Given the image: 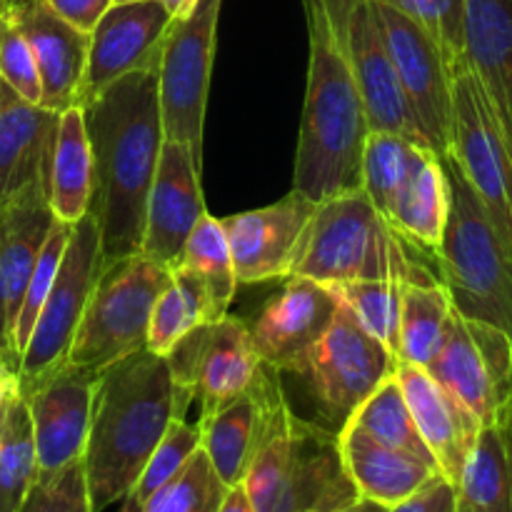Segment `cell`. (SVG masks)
<instances>
[{
  "label": "cell",
  "instance_id": "obj_1",
  "mask_svg": "<svg viewBox=\"0 0 512 512\" xmlns=\"http://www.w3.org/2000/svg\"><path fill=\"white\" fill-rule=\"evenodd\" d=\"M93 163L90 208L100 238V263L140 253L145 205L165 143L158 65L135 70L80 105Z\"/></svg>",
  "mask_w": 512,
  "mask_h": 512
},
{
  "label": "cell",
  "instance_id": "obj_2",
  "mask_svg": "<svg viewBox=\"0 0 512 512\" xmlns=\"http://www.w3.org/2000/svg\"><path fill=\"white\" fill-rule=\"evenodd\" d=\"M193 400L175 385L163 355L148 348L100 370L83 453L93 512L125 500L170 423Z\"/></svg>",
  "mask_w": 512,
  "mask_h": 512
},
{
  "label": "cell",
  "instance_id": "obj_3",
  "mask_svg": "<svg viewBox=\"0 0 512 512\" xmlns=\"http://www.w3.org/2000/svg\"><path fill=\"white\" fill-rule=\"evenodd\" d=\"M308 23V85L295 153L293 188L315 203L360 190L368 113L348 55L323 0H303Z\"/></svg>",
  "mask_w": 512,
  "mask_h": 512
},
{
  "label": "cell",
  "instance_id": "obj_4",
  "mask_svg": "<svg viewBox=\"0 0 512 512\" xmlns=\"http://www.w3.org/2000/svg\"><path fill=\"white\" fill-rule=\"evenodd\" d=\"M293 275L323 285L353 280L440 283L438 255L395 228L363 190L318 203L295 248L288 278Z\"/></svg>",
  "mask_w": 512,
  "mask_h": 512
},
{
  "label": "cell",
  "instance_id": "obj_5",
  "mask_svg": "<svg viewBox=\"0 0 512 512\" xmlns=\"http://www.w3.org/2000/svg\"><path fill=\"white\" fill-rule=\"evenodd\" d=\"M243 488L255 512H335L360 498L338 433L298 418L285 395L273 408Z\"/></svg>",
  "mask_w": 512,
  "mask_h": 512
},
{
  "label": "cell",
  "instance_id": "obj_6",
  "mask_svg": "<svg viewBox=\"0 0 512 512\" xmlns=\"http://www.w3.org/2000/svg\"><path fill=\"white\" fill-rule=\"evenodd\" d=\"M440 160L450 188L448 223L438 248L440 283L448 290L455 313L495 325L512 340V250L453 155Z\"/></svg>",
  "mask_w": 512,
  "mask_h": 512
},
{
  "label": "cell",
  "instance_id": "obj_7",
  "mask_svg": "<svg viewBox=\"0 0 512 512\" xmlns=\"http://www.w3.org/2000/svg\"><path fill=\"white\" fill-rule=\"evenodd\" d=\"M170 280V268L140 253L100 268L65 360L100 373L143 350L153 305Z\"/></svg>",
  "mask_w": 512,
  "mask_h": 512
},
{
  "label": "cell",
  "instance_id": "obj_8",
  "mask_svg": "<svg viewBox=\"0 0 512 512\" xmlns=\"http://www.w3.org/2000/svg\"><path fill=\"white\" fill-rule=\"evenodd\" d=\"M395 365L398 358L375 340L340 300L333 325L290 373L298 375L308 388L323 418L320 425L340 433L358 405L395 373Z\"/></svg>",
  "mask_w": 512,
  "mask_h": 512
},
{
  "label": "cell",
  "instance_id": "obj_9",
  "mask_svg": "<svg viewBox=\"0 0 512 512\" xmlns=\"http://www.w3.org/2000/svg\"><path fill=\"white\" fill-rule=\"evenodd\" d=\"M220 10L223 0H198L185 18L173 20L158 63L165 138L188 145L200 165Z\"/></svg>",
  "mask_w": 512,
  "mask_h": 512
},
{
  "label": "cell",
  "instance_id": "obj_10",
  "mask_svg": "<svg viewBox=\"0 0 512 512\" xmlns=\"http://www.w3.org/2000/svg\"><path fill=\"white\" fill-rule=\"evenodd\" d=\"M450 155L512 250V145L468 63L453 78Z\"/></svg>",
  "mask_w": 512,
  "mask_h": 512
},
{
  "label": "cell",
  "instance_id": "obj_11",
  "mask_svg": "<svg viewBox=\"0 0 512 512\" xmlns=\"http://www.w3.org/2000/svg\"><path fill=\"white\" fill-rule=\"evenodd\" d=\"M425 370L490 428L512 398V340L495 325L463 318L453 308L443 345Z\"/></svg>",
  "mask_w": 512,
  "mask_h": 512
},
{
  "label": "cell",
  "instance_id": "obj_12",
  "mask_svg": "<svg viewBox=\"0 0 512 512\" xmlns=\"http://www.w3.org/2000/svg\"><path fill=\"white\" fill-rule=\"evenodd\" d=\"M323 5L363 95L370 133H395L428 148L390 60L373 0H323Z\"/></svg>",
  "mask_w": 512,
  "mask_h": 512
},
{
  "label": "cell",
  "instance_id": "obj_13",
  "mask_svg": "<svg viewBox=\"0 0 512 512\" xmlns=\"http://www.w3.org/2000/svg\"><path fill=\"white\" fill-rule=\"evenodd\" d=\"M405 100L425 143L438 158L453 150V68L423 28L390 5L373 0Z\"/></svg>",
  "mask_w": 512,
  "mask_h": 512
},
{
  "label": "cell",
  "instance_id": "obj_14",
  "mask_svg": "<svg viewBox=\"0 0 512 512\" xmlns=\"http://www.w3.org/2000/svg\"><path fill=\"white\" fill-rule=\"evenodd\" d=\"M100 268L103 263H100L98 228H95L93 215L88 213L70 230L68 248H65L53 288L35 320L28 345L20 353V383L40 378L55 365L65 363Z\"/></svg>",
  "mask_w": 512,
  "mask_h": 512
},
{
  "label": "cell",
  "instance_id": "obj_15",
  "mask_svg": "<svg viewBox=\"0 0 512 512\" xmlns=\"http://www.w3.org/2000/svg\"><path fill=\"white\" fill-rule=\"evenodd\" d=\"M98 370L60 363L40 378L20 383L35 435L38 478H50L83 460Z\"/></svg>",
  "mask_w": 512,
  "mask_h": 512
},
{
  "label": "cell",
  "instance_id": "obj_16",
  "mask_svg": "<svg viewBox=\"0 0 512 512\" xmlns=\"http://www.w3.org/2000/svg\"><path fill=\"white\" fill-rule=\"evenodd\" d=\"M173 20L160 0L110 5L108 13L90 30L88 60L75 105L90 103L105 88L135 70L158 65Z\"/></svg>",
  "mask_w": 512,
  "mask_h": 512
},
{
  "label": "cell",
  "instance_id": "obj_17",
  "mask_svg": "<svg viewBox=\"0 0 512 512\" xmlns=\"http://www.w3.org/2000/svg\"><path fill=\"white\" fill-rule=\"evenodd\" d=\"M318 203L300 190H290L278 203L220 218L238 285L288 278L295 248Z\"/></svg>",
  "mask_w": 512,
  "mask_h": 512
},
{
  "label": "cell",
  "instance_id": "obj_18",
  "mask_svg": "<svg viewBox=\"0 0 512 512\" xmlns=\"http://www.w3.org/2000/svg\"><path fill=\"white\" fill-rule=\"evenodd\" d=\"M200 170L203 165L195 160L188 145L165 138L145 205V228L140 243V255L155 260L163 268H173L178 263L190 233L208 213Z\"/></svg>",
  "mask_w": 512,
  "mask_h": 512
},
{
  "label": "cell",
  "instance_id": "obj_19",
  "mask_svg": "<svg viewBox=\"0 0 512 512\" xmlns=\"http://www.w3.org/2000/svg\"><path fill=\"white\" fill-rule=\"evenodd\" d=\"M338 305V295L328 285L298 275L288 278L285 288L268 300L250 325L263 365L290 373L333 325Z\"/></svg>",
  "mask_w": 512,
  "mask_h": 512
},
{
  "label": "cell",
  "instance_id": "obj_20",
  "mask_svg": "<svg viewBox=\"0 0 512 512\" xmlns=\"http://www.w3.org/2000/svg\"><path fill=\"white\" fill-rule=\"evenodd\" d=\"M280 398V373L263 365L255 383L245 393L200 418V450L208 455L225 488L243 485Z\"/></svg>",
  "mask_w": 512,
  "mask_h": 512
},
{
  "label": "cell",
  "instance_id": "obj_21",
  "mask_svg": "<svg viewBox=\"0 0 512 512\" xmlns=\"http://www.w3.org/2000/svg\"><path fill=\"white\" fill-rule=\"evenodd\" d=\"M395 378L403 390L410 415L418 425L420 438L425 440L430 455L438 463L440 475L450 480L455 488L483 433V423L455 395L435 383L425 368L398 360Z\"/></svg>",
  "mask_w": 512,
  "mask_h": 512
},
{
  "label": "cell",
  "instance_id": "obj_22",
  "mask_svg": "<svg viewBox=\"0 0 512 512\" xmlns=\"http://www.w3.org/2000/svg\"><path fill=\"white\" fill-rule=\"evenodd\" d=\"M13 13L33 50L40 105L53 113L73 108L88 60L90 33L73 28L45 0H18L13 3Z\"/></svg>",
  "mask_w": 512,
  "mask_h": 512
},
{
  "label": "cell",
  "instance_id": "obj_23",
  "mask_svg": "<svg viewBox=\"0 0 512 512\" xmlns=\"http://www.w3.org/2000/svg\"><path fill=\"white\" fill-rule=\"evenodd\" d=\"M55 220L58 218L50 210L43 183L30 185L0 203V310H3L8 340L23 303L25 285L33 275Z\"/></svg>",
  "mask_w": 512,
  "mask_h": 512
},
{
  "label": "cell",
  "instance_id": "obj_24",
  "mask_svg": "<svg viewBox=\"0 0 512 512\" xmlns=\"http://www.w3.org/2000/svg\"><path fill=\"white\" fill-rule=\"evenodd\" d=\"M58 118L0 80V203L30 185H45Z\"/></svg>",
  "mask_w": 512,
  "mask_h": 512
},
{
  "label": "cell",
  "instance_id": "obj_25",
  "mask_svg": "<svg viewBox=\"0 0 512 512\" xmlns=\"http://www.w3.org/2000/svg\"><path fill=\"white\" fill-rule=\"evenodd\" d=\"M465 63L512 145V0H465Z\"/></svg>",
  "mask_w": 512,
  "mask_h": 512
},
{
  "label": "cell",
  "instance_id": "obj_26",
  "mask_svg": "<svg viewBox=\"0 0 512 512\" xmlns=\"http://www.w3.org/2000/svg\"><path fill=\"white\" fill-rule=\"evenodd\" d=\"M338 438L345 470L360 498L375 500L385 508L403 503L423 485H428L435 475H440L435 465L403 450L388 448L350 423L340 430Z\"/></svg>",
  "mask_w": 512,
  "mask_h": 512
},
{
  "label": "cell",
  "instance_id": "obj_27",
  "mask_svg": "<svg viewBox=\"0 0 512 512\" xmlns=\"http://www.w3.org/2000/svg\"><path fill=\"white\" fill-rule=\"evenodd\" d=\"M260 370L263 360L255 350L250 325L230 315L210 323L195 370V398L203 403V415L245 393Z\"/></svg>",
  "mask_w": 512,
  "mask_h": 512
},
{
  "label": "cell",
  "instance_id": "obj_28",
  "mask_svg": "<svg viewBox=\"0 0 512 512\" xmlns=\"http://www.w3.org/2000/svg\"><path fill=\"white\" fill-rule=\"evenodd\" d=\"M90 190H93L90 143L85 133L83 108L73 105L58 118L48 180H45V193L55 218L70 225L78 223L83 215H88Z\"/></svg>",
  "mask_w": 512,
  "mask_h": 512
},
{
  "label": "cell",
  "instance_id": "obj_29",
  "mask_svg": "<svg viewBox=\"0 0 512 512\" xmlns=\"http://www.w3.org/2000/svg\"><path fill=\"white\" fill-rule=\"evenodd\" d=\"M450 188L445 175L443 160L435 153L425 158V163L415 170L413 178L395 200L388 220L395 228L403 230L410 240L438 255L443 243L445 223H448Z\"/></svg>",
  "mask_w": 512,
  "mask_h": 512
},
{
  "label": "cell",
  "instance_id": "obj_30",
  "mask_svg": "<svg viewBox=\"0 0 512 512\" xmlns=\"http://www.w3.org/2000/svg\"><path fill=\"white\" fill-rule=\"evenodd\" d=\"M455 512H512V460L500 425L480 433L455 483Z\"/></svg>",
  "mask_w": 512,
  "mask_h": 512
},
{
  "label": "cell",
  "instance_id": "obj_31",
  "mask_svg": "<svg viewBox=\"0 0 512 512\" xmlns=\"http://www.w3.org/2000/svg\"><path fill=\"white\" fill-rule=\"evenodd\" d=\"M453 300L443 283L403 285L400 305V363L428 368L445 340Z\"/></svg>",
  "mask_w": 512,
  "mask_h": 512
},
{
  "label": "cell",
  "instance_id": "obj_32",
  "mask_svg": "<svg viewBox=\"0 0 512 512\" xmlns=\"http://www.w3.org/2000/svg\"><path fill=\"white\" fill-rule=\"evenodd\" d=\"M433 153L425 145L395 133H370L363 148V190L375 208L388 218L415 170Z\"/></svg>",
  "mask_w": 512,
  "mask_h": 512
},
{
  "label": "cell",
  "instance_id": "obj_33",
  "mask_svg": "<svg viewBox=\"0 0 512 512\" xmlns=\"http://www.w3.org/2000/svg\"><path fill=\"white\" fill-rule=\"evenodd\" d=\"M38 480L35 435L23 395L0 405V512H18Z\"/></svg>",
  "mask_w": 512,
  "mask_h": 512
},
{
  "label": "cell",
  "instance_id": "obj_34",
  "mask_svg": "<svg viewBox=\"0 0 512 512\" xmlns=\"http://www.w3.org/2000/svg\"><path fill=\"white\" fill-rule=\"evenodd\" d=\"M348 423L360 428L365 435L378 440V443L395 450H403V453L415 455V458L425 460V463L438 468L435 458L430 455L428 445L420 438L418 425H415L413 415H410V408L408 403H405V395L403 390H400L395 373L390 375V378H385L383 383L358 405V410L350 415Z\"/></svg>",
  "mask_w": 512,
  "mask_h": 512
},
{
  "label": "cell",
  "instance_id": "obj_35",
  "mask_svg": "<svg viewBox=\"0 0 512 512\" xmlns=\"http://www.w3.org/2000/svg\"><path fill=\"white\" fill-rule=\"evenodd\" d=\"M175 265L193 273L205 285L218 318H225L230 303H233L235 288H238V278H235L228 240H225L223 228H220V223L213 215L205 213L200 218V223L195 225L188 243H185L183 255H180Z\"/></svg>",
  "mask_w": 512,
  "mask_h": 512
},
{
  "label": "cell",
  "instance_id": "obj_36",
  "mask_svg": "<svg viewBox=\"0 0 512 512\" xmlns=\"http://www.w3.org/2000/svg\"><path fill=\"white\" fill-rule=\"evenodd\" d=\"M350 308L358 323L398 358L400 345V305L403 283L393 280H353V283L328 285Z\"/></svg>",
  "mask_w": 512,
  "mask_h": 512
},
{
  "label": "cell",
  "instance_id": "obj_37",
  "mask_svg": "<svg viewBox=\"0 0 512 512\" xmlns=\"http://www.w3.org/2000/svg\"><path fill=\"white\" fill-rule=\"evenodd\" d=\"M200 448V430L198 425L185 423V418H178L170 423L168 433L163 435V440L158 443L155 453L150 455L145 468L140 470L138 480L130 488V493L125 495L123 510L120 512H140L145 503L158 493L163 485H168L180 470L185 468L190 458L195 455V450Z\"/></svg>",
  "mask_w": 512,
  "mask_h": 512
},
{
  "label": "cell",
  "instance_id": "obj_38",
  "mask_svg": "<svg viewBox=\"0 0 512 512\" xmlns=\"http://www.w3.org/2000/svg\"><path fill=\"white\" fill-rule=\"evenodd\" d=\"M225 483L210 465L203 450H195L185 468L158 490L140 512H218Z\"/></svg>",
  "mask_w": 512,
  "mask_h": 512
},
{
  "label": "cell",
  "instance_id": "obj_39",
  "mask_svg": "<svg viewBox=\"0 0 512 512\" xmlns=\"http://www.w3.org/2000/svg\"><path fill=\"white\" fill-rule=\"evenodd\" d=\"M70 230H73V225L63 223V220H55L48 238H45L43 250H40L33 275H30L28 285H25L23 303H20L18 318H15L13 325V335H10V348H13V355L18 358V363L20 353L25 350L30 333H33L35 328V320H38L40 310H43L45 298H48L50 288H53L60 263H63L65 248H68L70 240Z\"/></svg>",
  "mask_w": 512,
  "mask_h": 512
},
{
  "label": "cell",
  "instance_id": "obj_40",
  "mask_svg": "<svg viewBox=\"0 0 512 512\" xmlns=\"http://www.w3.org/2000/svg\"><path fill=\"white\" fill-rule=\"evenodd\" d=\"M390 5L430 35L448 65H465V0H378Z\"/></svg>",
  "mask_w": 512,
  "mask_h": 512
},
{
  "label": "cell",
  "instance_id": "obj_41",
  "mask_svg": "<svg viewBox=\"0 0 512 512\" xmlns=\"http://www.w3.org/2000/svg\"><path fill=\"white\" fill-rule=\"evenodd\" d=\"M0 80H5L20 98L40 105V78L33 50L15 20L10 0H0Z\"/></svg>",
  "mask_w": 512,
  "mask_h": 512
},
{
  "label": "cell",
  "instance_id": "obj_42",
  "mask_svg": "<svg viewBox=\"0 0 512 512\" xmlns=\"http://www.w3.org/2000/svg\"><path fill=\"white\" fill-rule=\"evenodd\" d=\"M18 512H93L83 460H75L50 478L35 480Z\"/></svg>",
  "mask_w": 512,
  "mask_h": 512
},
{
  "label": "cell",
  "instance_id": "obj_43",
  "mask_svg": "<svg viewBox=\"0 0 512 512\" xmlns=\"http://www.w3.org/2000/svg\"><path fill=\"white\" fill-rule=\"evenodd\" d=\"M193 328H198V320H195L190 305L185 303L178 285L170 280V285L158 295L153 313H150L145 348L155 355H168V350Z\"/></svg>",
  "mask_w": 512,
  "mask_h": 512
},
{
  "label": "cell",
  "instance_id": "obj_44",
  "mask_svg": "<svg viewBox=\"0 0 512 512\" xmlns=\"http://www.w3.org/2000/svg\"><path fill=\"white\" fill-rule=\"evenodd\" d=\"M390 512H455V488L443 475H435L428 485L393 505Z\"/></svg>",
  "mask_w": 512,
  "mask_h": 512
},
{
  "label": "cell",
  "instance_id": "obj_45",
  "mask_svg": "<svg viewBox=\"0 0 512 512\" xmlns=\"http://www.w3.org/2000/svg\"><path fill=\"white\" fill-rule=\"evenodd\" d=\"M55 13L63 20H68L73 28L90 33V30L98 25V20L103 18L110 10V5L115 0H45Z\"/></svg>",
  "mask_w": 512,
  "mask_h": 512
},
{
  "label": "cell",
  "instance_id": "obj_46",
  "mask_svg": "<svg viewBox=\"0 0 512 512\" xmlns=\"http://www.w3.org/2000/svg\"><path fill=\"white\" fill-rule=\"evenodd\" d=\"M20 395V373L10 360L0 358V405Z\"/></svg>",
  "mask_w": 512,
  "mask_h": 512
},
{
  "label": "cell",
  "instance_id": "obj_47",
  "mask_svg": "<svg viewBox=\"0 0 512 512\" xmlns=\"http://www.w3.org/2000/svg\"><path fill=\"white\" fill-rule=\"evenodd\" d=\"M218 512H255L250 505L248 493H245L243 485H233V488L225 490L223 503H220Z\"/></svg>",
  "mask_w": 512,
  "mask_h": 512
},
{
  "label": "cell",
  "instance_id": "obj_48",
  "mask_svg": "<svg viewBox=\"0 0 512 512\" xmlns=\"http://www.w3.org/2000/svg\"><path fill=\"white\" fill-rule=\"evenodd\" d=\"M335 512H390V508H385V505L375 503V500L355 498L353 503L343 505V508H338Z\"/></svg>",
  "mask_w": 512,
  "mask_h": 512
},
{
  "label": "cell",
  "instance_id": "obj_49",
  "mask_svg": "<svg viewBox=\"0 0 512 512\" xmlns=\"http://www.w3.org/2000/svg\"><path fill=\"white\" fill-rule=\"evenodd\" d=\"M160 3H163L165 8H168V13L173 15L175 20H180V18H185V15H188L190 10L195 8V3H198V0H160Z\"/></svg>",
  "mask_w": 512,
  "mask_h": 512
},
{
  "label": "cell",
  "instance_id": "obj_50",
  "mask_svg": "<svg viewBox=\"0 0 512 512\" xmlns=\"http://www.w3.org/2000/svg\"><path fill=\"white\" fill-rule=\"evenodd\" d=\"M0 358L10 360V363L18 368V360H15L13 350H10V340H8V330H5V320H3V310H0Z\"/></svg>",
  "mask_w": 512,
  "mask_h": 512
},
{
  "label": "cell",
  "instance_id": "obj_51",
  "mask_svg": "<svg viewBox=\"0 0 512 512\" xmlns=\"http://www.w3.org/2000/svg\"><path fill=\"white\" fill-rule=\"evenodd\" d=\"M498 425H500V430H503L505 443H508V450H510V460H512V398H510V403L505 405V410H503V415H500Z\"/></svg>",
  "mask_w": 512,
  "mask_h": 512
},
{
  "label": "cell",
  "instance_id": "obj_52",
  "mask_svg": "<svg viewBox=\"0 0 512 512\" xmlns=\"http://www.w3.org/2000/svg\"><path fill=\"white\" fill-rule=\"evenodd\" d=\"M115 3H130V0H115Z\"/></svg>",
  "mask_w": 512,
  "mask_h": 512
},
{
  "label": "cell",
  "instance_id": "obj_53",
  "mask_svg": "<svg viewBox=\"0 0 512 512\" xmlns=\"http://www.w3.org/2000/svg\"><path fill=\"white\" fill-rule=\"evenodd\" d=\"M13 3H18V0H13Z\"/></svg>",
  "mask_w": 512,
  "mask_h": 512
}]
</instances>
